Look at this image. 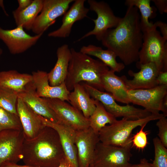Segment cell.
<instances>
[{"label":"cell","mask_w":167,"mask_h":167,"mask_svg":"<svg viewBox=\"0 0 167 167\" xmlns=\"http://www.w3.org/2000/svg\"><path fill=\"white\" fill-rule=\"evenodd\" d=\"M157 28L158 27L161 36L167 40V24L161 21H158L155 23Z\"/></svg>","instance_id":"obj_35"},{"label":"cell","mask_w":167,"mask_h":167,"mask_svg":"<svg viewBox=\"0 0 167 167\" xmlns=\"http://www.w3.org/2000/svg\"><path fill=\"white\" fill-rule=\"evenodd\" d=\"M100 142L98 135L89 127L75 131V143L78 167H89L97 144Z\"/></svg>","instance_id":"obj_15"},{"label":"cell","mask_w":167,"mask_h":167,"mask_svg":"<svg viewBox=\"0 0 167 167\" xmlns=\"http://www.w3.org/2000/svg\"><path fill=\"white\" fill-rule=\"evenodd\" d=\"M153 2L157 9L161 14L167 13V0H151Z\"/></svg>","instance_id":"obj_34"},{"label":"cell","mask_w":167,"mask_h":167,"mask_svg":"<svg viewBox=\"0 0 167 167\" xmlns=\"http://www.w3.org/2000/svg\"><path fill=\"white\" fill-rule=\"evenodd\" d=\"M24 29L22 25L10 30L0 27V40L12 54H19L25 52L35 45L43 34L31 36Z\"/></svg>","instance_id":"obj_13"},{"label":"cell","mask_w":167,"mask_h":167,"mask_svg":"<svg viewBox=\"0 0 167 167\" xmlns=\"http://www.w3.org/2000/svg\"><path fill=\"white\" fill-rule=\"evenodd\" d=\"M89 56H92L99 59L115 72H120L125 67L122 62H118L115 53L111 50L103 49L99 46L93 45L83 46L79 51Z\"/></svg>","instance_id":"obj_25"},{"label":"cell","mask_w":167,"mask_h":167,"mask_svg":"<svg viewBox=\"0 0 167 167\" xmlns=\"http://www.w3.org/2000/svg\"><path fill=\"white\" fill-rule=\"evenodd\" d=\"M74 0H43V6L31 30L36 35L43 33L55 19L64 15Z\"/></svg>","instance_id":"obj_12"},{"label":"cell","mask_w":167,"mask_h":167,"mask_svg":"<svg viewBox=\"0 0 167 167\" xmlns=\"http://www.w3.org/2000/svg\"><path fill=\"white\" fill-rule=\"evenodd\" d=\"M132 145L122 147L97 144L89 166L91 167H130Z\"/></svg>","instance_id":"obj_7"},{"label":"cell","mask_w":167,"mask_h":167,"mask_svg":"<svg viewBox=\"0 0 167 167\" xmlns=\"http://www.w3.org/2000/svg\"><path fill=\"white\" fill-rule=\"evenodd\" d=\"M18 98L16 92L0 87V106L7 111L17 115V104Z\"/></svg>","instance_id":"obj_30"},{"label":"cell","mask_w":167,"mask_h":167,"mask_svg":"<svg viewBox=\"0 0 167 167\" xmlns=\"http://www.w3.org/2000/svg\"><path fill=\"white\" fill-rule=\"evenodd\" d=\"M154 159L152 163L153 167H167V149L158 137L154 138Z\"/></svg>","instance_id":"obj_31"},{"label":"cell","mask_w":167,"mask_h":167,"mask_svg":"<svg viewBox=\"0 0 167 167\" xmlns=\"http://www.w3.org/2000/svg\"><path fill=\"white\" fill-rule=\"evenodd\" d=\"M0 167H33L32 166L26 165H18L17 163H14L10 162H7L2 164Z\"/></svg>","instance_id":"obj_39"},{"label":"cell","mask_w":167,"mask_h":167,"mask_svg":"<svg viewBox=\"0 0 167 167\" xmlns=\"http://www.w3.org/2000/svg\"><path fill=\"white\" fill-rule=\"evenodd\" d=\"M82 84L92 98L101 103L106 110L116 118L122 117L136 120L144 118L152 114L144 109L129 104L120 105L116 103L110 93L100 91L85 83Z\"/></svg>","instance_id":"obj_6"},{"label":"cell","mask_w":167,"mask_h":167,"mask_svg":"<svg viewBox=\"0 0 167 167\" xmlns=\"http://www.w3.org/2000/svg\"><path fill=\"white\" fill-rule=\"evenodd\" d=\"M89 167H90V166H89Z\"/></svg>","instance_id":"obj_42"},{"label":"cell","mask_w":167,"mask_h":167,"mask_svg":"<svg viewBox=\"0 0 167 167\" xmlns=\"http://www.w3.org/2000/svg\"><path fill=\"white\" fill-rule=\"evenodd\" d=\"M73 90L68 96L69 102L88 119L95 109L96 100L90 96L80 83L75 85Z\"/></svg>","instance_id":"obj_23"},{"label":"cell","mask_w":167,"mask_h":167,"mask_svg":"<svg viewBox=\"0 0 167 167\" xmlns=\"http://www.w3.org/2000/svg\"><path fill=\"white\" fill-rule=\"evenodd\" d=\"M18 95L37 114L52 122L60 124L56 116L45 98L37 95L33 81L28 83L23 91L18 93Z\"/></svg>","instance_id":"obj_17"},{"label":"cell","mask_w":167,"mask_h":167,"mask_svg":"<svg viewBox=\"0 0 167 167\" xmlns=\"http://www.w3.org/2000/svg\"><path fill=\"white\" fill-rule=\"evenodd\" d=\"M24 140L22 130H7L0 132V166L7 162L17 163L22 160Z\"/></svg>","instance_id":"obj_11"},{"label":"cell","mask_w":167,"mask_h":167,"mask_svg":"<svg viewBox=\"0 0 167 167\" xmlns=\"http://www.w3.org/2000/svg\"><path fill=\"white\" fill-rule=\"evenodd\" d=\"M32 0H18V8L16 10L20 11L23 10L28 6L32 2Z\"/></svg>","instance_id":"obj_37"},{"label":"cell","mask_w":167,"mask_h":167,"mask_svg":"<svg viewBox=\"0 0 167 167\" xmlns=\"http://www.w3.org/2000/svg\"><path fill=\"white\" fill-rule=\"evenodd\" d=\"M111 70L106 72L102 77L103 88L112 94L116 101L129 104L130 103L126 86L121 77L118 76Z\"/></svg>","instance_id":"obj_22"},{"label":"cell","mask_w":167,"mask_h":167,"mask_svg":"<svg viewBox=\"0 0 167 167\" xmlns=\"http://www.w3.org/2000/svg\"><path fill=\"white\" fill-rule=\"evenodd\" d=\"M87 2L89 9L96 13L97 18L92 19L95 24L93 30L86 33L77 41L92 35L101 41L108 29L115 28L118 25L121 18L116 16L109 5L104 1L88 0Z\"/></svg>","instance_id":"obj_8"},{"label":"cell","mask_w":167,"mask_h":167,"mask_svg":"<svg viewBox=\"0 0 167 167\" xmlns=\"http://www.w3.org/2000/svg\"><path fill=\"white\" fill-rule=\"evenodd\" d=\"M32 75L36 92L39 96L58 99L69 102L68 96L70 92L67 89L64 82L58 86L50 85L48 73L42 71H33Z\"/></svg>","instance_id":"obj_18"},{"label":"cell","mask_w":167,"mask_h":167,"mask_svg":"<svg viewBox=\"0 0 167 167\" xmlns=\"http://www.w3.org/2000/svg\"><path fill=\"white\" fill-rule=\"evenodd\" d=\"M32 80V75L20 73L15 70L0 72V87L17 93L23 91L26 86Z\"/></svg>","instance_id":"obj_24"},{"label":"cell","mask_w":167,"mask_h":167,"mask_svg":"<svg viewBox=\"0 0 167 167\" xmlns=\"http://www.w3.org/2000/svg\"><path fill=\"white\" fill-rule=\"evenodd\" d=\"M166 117L164 116L158 119L156 126L158 128V138L163 145L167 148V118Z\"/></svg>","instance_id":"obj_33"},{"label":"cell","mask_w":167,"mask_h":167,"mask_svg":"<svg viewBox=\"0 0 167 167\" xmlns=\"http://www.w3.org/2000/svg\"><path fill=\"white\" fill-rule=\"evenodd\" d=\"M136 65L140 69L139 72L128 71V74L133 77L132 79H128L124 75L121 76L128 90L150 89L159 85L157 77L160 71L155 63L141 64L137 62Z\"/></svg>","instance_id":"obj_14"},{"label":"cell","mask_w":167,"mask_h":167,"mask_svg":"<svg viewBox=\"0 0 167 167\" xmlns=\"http://www.w3.org/2000/svg\"><path fill=\"white\" fill-rule=\"evenodd\" d=\"M130 167H153L152 163L149 162L145 158L141 159L139 164H131Z\"/></svg>","instance_id":"obj_38"},{"label":"cell","mask_w":167,"mask_h":167,"mask_svg":"<svg viewBox=\"0 0 167 167\" xmlns=\"http://www.w3.org/2000/svg\"><path fill=\"white\" fill-rule=\"evenodd\" d=\"M155 24L142 31L143 43L137 62L155 63L160 71H167V40L158 31Z\"/></svg>","instance_id":"obj_5"},{"label":"cell","mask_w":167,"mask_h":167,"mask_svg":"<svg viewBox=\"0 0 167 167\" xmlns=\"http://www.w3.org/2000/svg\"><path fill=\"white\" fill-rule=\"evenodd\" d=\"M162 113L152 114L143 118L136 120L122 118L112 124L107 125L99 132L100 141L107 145L124 147L132 145L131 138L133 131L136 127L158 120L164 116Z\"/></svg>","instance_id":"obj_4"},{"label":"cell","mask_w":167,"mask_h":167,"mask_svg":"<svg viewBox=\"0 0 167 167\" xmlns=\"http://www.w3.org/2000/svg\"><path fill=\"white\" fill-rule=\"evenodd\" d=\"M159 85H167V71H160L157 77Z\"/></svg>","instance_id":"obj_36"},{"label":"cell","mask_w":167,"mask_h":167,"mask_svg":"<svg viewBox=\"0 0 167 167\" xmlns=\"http://www.w3.org/2000/svg\"><path fill=\"white\" fill-rule=\"evenodd\" d=\"M56 54V62L48 73L49 84L53 86H58L65 82L71 57V49L67 45H63L57 49Z\"/></svg>","instance_id":"obj_21"},{"label":"cell","mask_w":167,"mask_h":167,"mask_svg":"<svg viewBox=\"0 0 167 167\" xmlns=\"http://www.w3.org/2000/svg\"><path fill=\"white\" fill-rule=\"evenodd\" d=\"M151 0H126L125 5L127 7H136L140 13V24L142 31L152 27L154 23L149 22V19L156 16L157 9L150 5Z\"/></svg>","instance_id":"obj_27"},{"label":"cell","mask_w":167,"mask_h":167,"mask_svg":"<svg viewBox=\"0 0 167 167\" xmlns=\"http://www.w3.org/2000/svg\"><path fill=\"white\" fill-rule=\"evenodd\" d=\"M22 160L33 167H58L65 156L59 135L51 127L45 126L34 138L24 139Z\"/></svg>","instance_id":"obj_2"},{"label":"cell","mask_w":167,"mask_h":167,"mask_svg":"<svg viewBox=\"0 0 167 167\" xmlns=\"http://www.w3.org/2000/svg\"><path fill=\"white\" fill-rule=\"evenodd\" d=\"M88 119L90 127L97 135L107 124H111L117 120L116 118L107 111L102 103L97 100L95 109Z\"/></svg>","instance_id":"obj_28"},{"label":"cell","mask_w":167,"mask_h":167,"mask_svg":"<svg viewBox=\"0 0 167 167\" xmlns=\"http://www.w3.org/2000/svg\"><path fill=\"white\" fill-rule=\"evenodd\" d=\"M39 116L45 126L52 128L57 132L65 156L72 167H78L75 143V131L64 125L52 122L40 115Z\"/></svg>","instance_id":"obj_16"},{"label":"cell","mask_w":167,"mask_h":167,"mask_svg":"<svg viewBox=\"0 0 167 167\" xmlns=\"http://www.w3.org/2000/svg\"><path fill=\"white\" fill-rule=\"evenodd\" d=\"M44 98L55 114L60 124L75 131L84 130L90 127L89 119L71 105L58 99Z\"/></svg>","instance_id":"obj_9"},{"label":"cell","mask_w":167,"mask_h":167,"mask_svg":"<svg viewBox=\"0 0 167 167\" xmlns=\"http://www.w3.org/2000/svg\"><path fill=\"white\" fill-rule=\"evenodd\" d=\"M17 111L22 128L24 139L29 140L36 137L45 126L37 114L18 97Z\"/></svg>","instance_id":"obj_19"},{"label":"cell","mask_w":167,"mask_h":167,"mask_svg":"<svg viewBox=\"0 0 167 167\" xmlns=\"http://www.w3.org/2000/svg\"><path fill=\"white\" fill-rule=\"evenodd\" d=\"M3 53V50L1 48H0V57L1 55H2V54Z\"/></svg>","instance_id":"obj_41"},{"label":"cell","mask_w":167,"mask_h":167,"mask_svg":"<svg viewBox=\"0 0 167 167\" xmlns=\"http://www.w3.org/2000/svg\"><path fill=\"white\" fill-rule=\"evenodd\" d=\"M22 131L17 115L11 113L0 106V132L5 130Z\"/></svg>","instance_id":"obj_29"},{"label":"cell","mask_w":167,"mask_h":167,"mask_svg":"<svg viewBox=\"0 0 167 167\" xmlns=\"http://www.w3.org/2000/svg\"><path fill=\"white\" fill-rule=\"evenodd\" d=\"M70 49L71 57L64 82L67 89L72 91L75 85L83 81L104 92L102 77L109 67L99 59Z\"/></svg>","instance_id":"obj_3"},{"label":"cell","mask_w":167,"mask_h":167,"mask_svg":"<svg viewBox=\"0 0 167 167\" xmlns=\"http://www.w3.org/2000/svg\"><path fill=\"white\" fill-rule=\"evenodd\" d=\"M140 19L138 9L134 6L127 7L118 25L108 29L101 41L107 49L115 53L125 65L136 62L139 60L143 37Z\"/></svg>","instance_id":"obj_1"},{"label":"cell","mask_w":167,"mask_h":167,"mask_svg":"<svg viewBox=\"0 0 167 167\" xmlns=\"http://www.w3.org/2000/svg\"><path fill=\"white\" fill-rule=\"evenodd\" d=\"M85 0H75L63 15L62 24L57 29L49 33V37L65 38L69 36L73 25L87 16L89 9L84 6Z\"/></svg>","instance_id":"obj_20"},{"label":"cell","mask_w":167,"mask_h":167,"mask_svg":"<svg viewBox=\"0 0 167 167\" xmlns=\"http://www.w3.org/2000/svg\"><path fill=\"white\" fill-rule=\"evenodd\" d=\"M130 103L143 107L151 114L163 112L164 98L167 96V85H158L148 89L128 90Z\"/></svg>","instance_id":"obj_10"},{"label":"cell","mask_w":167,"mask_h":167,"mask_svg":"<svg viewBox=\"0 0 167 167\" xmlns=\"http://www.w3.org/2000/svg\"><path fill=\"white\" fill-rule=\"evenodd\" d=\"M58 167H72L70 162L65 156L61 160Z\"/></svg>","instance_id":"obj_40"},{"label":"cell","mask_w":167,"mask_h":167,"mask_svg":"<svg viewBox=\"0 0 167 167\" xmlns=\"http://www.w3.org/2000/svg\"><path fill=\"white\" fill-rule=\"evenodd\" d=\"M146 125L141 126L140 130L135 134L132 135L131 138L132 146L139 150H143L148 144L147 135L148 132L144 131Z\"/></svg>","instance_id":"obj_32"},{"label":"cell","mask_w":167,"mask_h":167,"mask_svg":"<svg viewBox=\"0 0 167 167\" xmlns=\"http://www.w3.org/2000/svg\"><path fill=\"white\" fill-rule=\"evenodd\" d=\"M43 2V0H34L25 9L13 11L12 14L17 26L22 25L24 28L31 30L36 18L41 11Z\"/></svg>","instance_id":"obj_26"}]
</instances>
